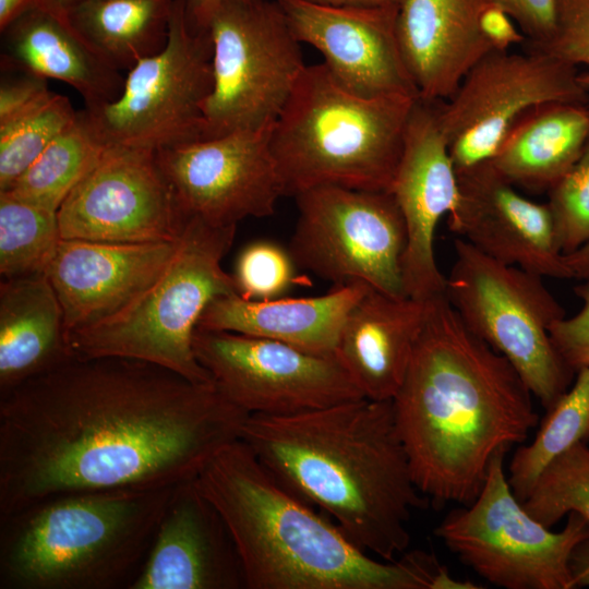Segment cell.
I'll use <instances>...</instances> for the list:
<instances>
[{"instance_id":"cell-5","label":"cell","mask_w":589,"mask_h":589,"mask_svg":"<svg viewBox=\"0 0 589 589\" xmlns=\"http://www.w3.org/2000/svg\"><path fill=\"white\" fill-rule=\"evenodd\" d=\"M177 485L71 492L0 517L1 589H131Z\"/></svg>"},{"instance_id":"cell-1","label":"cell","mask_w":589,"mask_h":589,"mask_svg":"<svg viewBox=\"0 0 589 589\" xmlns=\"http://www.w3.org/2000/svg\"><path fill=\"white\" fill-rule=\"evenodd\" d=\"M249 416L214 382L74 357L0 396V517L63 493L194 480Z\"/></svg>"},{"instance_id":"cell-22","label":"cell","mask_w":589,"mask_h":589,"mask_svg":"<svg viewBox=\"0 0 589 589\" xmlns=\"http://www.w3.org/2000/svg\"><path fill=\"white\" fill-rule=\"evenodd\" d=\"M488 0H401L396 31L406 67L425 100H446L492 49L481 31Z\"/></svg>"},{"instance_id":"cell-24","label":"cell","mask_w":589,"mask_h":589,"mask_svg":"<svg viewBox=\"0 0 589 589\" xmlns=\"http://www.w3.org/2000/svg\"><path fill=\"white\" fill-rule=\"evenodd\" d=\"M1 70L62 81L86 107L113 101L124 79L76 34L61 9L45 0L1 31Z\"/></svg>"},{"instance_id":"cell-25","label":"cell","mask_w":589,"mask_h":589,"mask_svg":"<svg viewBox=\"0 0 589 589\" xmlns=\"http://www.w3.org/2000/svg\"><path fill=\"white\" fill-rule=\"evenodd\" d=\"M370 289L364 283L353 281L308 298L247 300L238 293L221 296L208 304L197 327L278 340L334 356L349 312Z\"/></svg>"},{"instance_id":"cell-37","label":"cell","mask_w":589,"mask_h":589,"mask_svg":"<svg viewBox=\"0 0 589 589\" xmlns=\"http://www.w3.org/2000/svg\"><path fill=\"white\" fill-rule=\"evenodd\" d=\"M580 310L554 322L550 327L552 342L566 366L574 373L589 361V281L575 288Z\"/></svg>"},{"instance_id":"cell-43","label":"cell","mask_w":589,"mask_h":589,"mask_svg":"<svg viewBox=\"0 0 589 589\" xmlns=\"http://www.w3.org/2000/svg\"><path fill=\"white\" fill-rule=\"evenodd\" d=\"M45 0H0V31L31 8Z\"/></svg>"},{"instance_id":"cell-8","label":"cell","mask_w":589,"mask_h":589,"mask_svg":"<svg viewBox=\"0 0 589 589\" xmlns=\"http://www.w3.org/2000/svg\"><path fill=\"white\" fill-rule=\"evenodd\" d=\"M445 297L465 325L517 371L549 409L570 386L572 372L557 353L551 325L566 313L543 277L496 261L455 238Z\"/></svg>"},{"instance_id":"cell-34","label":"cell","mask_w":589,"mask_h":589,"mask_svg":"<svg viewBox=\"0 0 589 589\" xmlns=\"http://www.w3.org/2000/svg\"><path fill=\"white\" fill-rule=\"evenodd\" d=\"M548 193L557 240L568 255L589 243V141L577 161Z\"/></svg>"},{"instance_id":"cell-41","label":"cell","mask_w":589,"mask_h":589,"mask_svg":"<svg viewBox=\"0 0 589 589\" xmlns=\"http://www.w3.org/2000/svg\"><path fill=\"white\" fill-rule=\"evenodd\" d=\"M227 0H185L188 15L197 27L207 29L214 12Z\"/></svg>"},{"instance_id":"cell-33","label":"cell","mask_w":589,"mask_h":589,"mask_svg":"<svg viewBox=\"0 0 589 589\" xmlns=\"http://www.w3.org/2000/svg\"><path fill=\"white\" fill-rule=\"evenodd\" d=\"M525 509L551 528L570 513L589 524V446L579 443L554 459L540 474Z\"/></svg>"},{"instance_id":"cell-19","label":"cell","mask_w":589,"mask_h":589,"mask_svg":"<svg viewBox=\"0 0 589 589\" xmlns=\"http://www.w3.org/2000/svg\"><path fill=\"white\" fill-rule=\"evenodd\" d=\"M448 228L485 255L541 277L573 279L546 203L524 196L490 161L457 172Z\"/></svg>"},{"instance_id":"cell-36","label":"cell","mask_w":589,"mask_h":589,"mask_svg":"<svg viewBox=\"0 0 589 589\" xmlns=\"http://www.w3.org/2000/svg\"><path fill=\"white\" fill-rule=\"evenodd\" d=\"M532 48V47H531ZM543 50L560 60L589 68V0H557V26ZM581 86L589 93V71L578 75Z\"/></svg>"},{"instance_id":"cell-13","label":"cell","mask_w":589,"mask_h":589,"mask_svg":"<svg viewBox=\"0 0 589 589\" xmlns=\"http://www.w3.org/2000/svg\"><path fill=\"white\" fill-rule=\"evenodd\" d=\"M576 67L540 49L492 51L438 101L441 128L457 172L490 161L512 128L550 103L587 104Z\"/></svg>"},{"instance_id":"cell-26","label":"cell","mask_w":589,"mask_h":589,"mask_svg":"<svg viewBox=\"0 0 589 589\" xmlns=\"http://www.w3.org/2000/svg\"><path fill=\"white\" fill-rule=\"evenodd\" d=\"M73 358L63 309L46 274L1 278L0 396Z\"/></svg>"},{"instance_id":"cell-28","label":"cell","mask_w":589,"mask_h":589,"mask_svg":"<svg viewBox=\"0 0 589 589\" xmlns=\"http://www.w3.org/2000/svg\"><path fill=\"white\" fill-rule=\"evenodd\" d=\"M173 1L75 0L58 7L100 59L118 71H129L165 47Z\"/></svg>"},{"instance_id":"cell-35","label":"cell","mask_w":589,"mask_h":589,"mask_svg":"<svg viewBox=\"0 0 589 589\" xmlns=\"http://www.w3.org/2000/svg\"><path fill=\"white\" fill-rule=\"evenodd\" d=\"M297 265L278 243L259 240L239 254L232 275L239 296L247 300L283 297L298 283Z\"/></svg>"},{"instance_id":"cell-16","label":"cell","mask_w":589,"mask_h":589,"mask_svg":"<svg viewBox=\"0 0 589 589\" xmlns=\"http://www.w3.org/2000/svg\"><path fill=\"white\" fill-rule=\"evenodd\" d=\"M273 124L156 151L180 208L220 226L273 215L285 196L271 148Z\"/></svg>"},{"instance_id":"cell-20","label":"cell","mask_w":589,"mask_h":589,"mask_svg":"<svg viewBox=\"0 0 589 589\" xmlns=\"http://www.w3.org/2000/svg\"><path fill=\"white\" fill-rule=\"evenodd\" d=\"M177 244L61 239L45 274L63 309L68 334L134 301L160 276Z\"/></svg>"},{"instance_id":"cell-10","label":"cell","mask_w":589,"mask_h":589,"mask_svg":"<svg viewBox=\"0 0 589 589\" xmlns=\"http://www.w3.org/2000/svg\"><path fill=\"white\" fill-rule=\"evenodd\" d=\"M207 29L175 0L165 47L128 71L120 95L82 110L106 147L159 151L203 140V107L213 87Z\"/></svg>"},{"instance_id":"cell-40","label":"cell","mask_w":589,"mask_h":589,"mask_svg":"<svg viewBox=\"0 0 589 589\" xmlns=\"http://www.w3.org/2000/svg\"><path fill=\"white\" fill-rule=\"evenodd\" d=\"M481 31L492 51H507L526 40L510 16L492 0L481 12Z\"/></svg>"},{"instance_id":"cell-42","label":"cell","mask_w":589,"mask_h":589,"mask_svg":"<svg viewBox=\"0 0 589 589\" xmlns=\"http://www.w3.org/2000/svg\"><path fill=\"white\" fill-rule=\"evenodd\" d=\"M575 588L589 586V541L580 544L572 557Z\"/></svg>"},{"instance_id":"cell-30","label":"cell","mask_w":589,"mask_h":589,"mask_svg":"<svg viewBox=\"0 0 589 589\" xmlns=\"http://www.w3.org/2000/svg\"><path fill=\"white\" fill-rule=\"evenodd\" d=\"M575 374L574 384L546 409L532 442L520 445L510 460L507 479L521 502L554 459L589 442V366Z\"/></svg>"},{"instance_id":"cell-17","label":"cell","mask_w":589,"mask_h":589,"mask_svg":"<svg viewBox=\"0 0 589 589\" xmlns=\"http://www.w3.org/2000/svg\"><path fill=\"white\" fill-rule=\"evenodd\" d=\"M438 101L417 98L404 135L389 192L406 227L402 278L407 297L430 301L445 294L446 277L435 257L440 220L458 200V176L441 128Z\"/></svg>"},{"instance_id":"cell-21","label":"cell","mask_w":589,"mask_h":589,"mask_svg":"<svg viewBox=\"0 0 589 589\" xmlns=\"http://www.w3.org/2000/svg\"><path fill=\"white\" fill-rule=\"evenodd\" d=\"M240 588L243 568L225 520L194 480L178 484L131 589Z\"/></svg>"},{"instance_id":"cell-47","label":"cell","mask_w":589,"mask_h":589,"mask_svg":"<svg viewBox=\"0 0 589 589\" xmlns=\"http://www.w3.org/2000/svg\"><path fill=\"white\" fill-rule=\"evenodd\" d=\"M588 366H589V361H588Z\"/></svg>"},{"instance_id":"cell-31","label":"cell","mask_w":589,"mask_h":589,"mask_svg":"<svg viewBox=\"0 0 589 589\" xmlns=\"http://www.w3.org/2000/svg\"><path fill=\"white\" fill-rule=\"evenodd\" d=\"M58 213L0 193V275L45 273L61 241Z\"/></svg>"},{"instance_id":"cell-29","label":"cell","mask_w":589,"mask_h":589,"mask_svg":"<svg viewBox=\"0 0 589 589\" xmlns=\"http://www.w3.org/2000/svg\"><path fill=\"white\" fill-rule=\"evenodd\" d=\"M106 149L91 130L82 111L34 160L0 193L57 212Z\"/></svg>"},{"instance_id":"cell-32","label":"cell","mask_w":589,"mask_h":589,"mask_svg":"<svg viewBox=\"0 0 589 589\" xmlns=\"http://www.w3.org/2000/svg\"><path fill=\"white\" fill-rule=\"evenodd\" d=\"M76 116L65 96L52 93L27 113L0 125V192L9 189Z\"/></svg>"},{"instance_id":"cell-3","label":"cell","mask_w":589,"mask_h":589,"mask_svg":"<svg viewBox=\"0 0 589 589\" xmlns=\"http://www.w3.org/2000/svg\"><path fill=\"white\" fill-rule=\"evenodd\" d=\"M285 486L359 548L394 561L428 505L411 472L392 400L365 397L292 414H250L240 437Z\"/></svg>"},{"instance_id":"cell-15","label":"cell","mask_w":589,"mask_h":589,"mask_svg":"<svg viewBox=\"0 0 589 589\" xmlns=\"http://www.w3.org/2000/svg\"><path fill=\"white\" fill-rule=\"evenodd\" d=\"M189 216L180 208L156 153L106 147L58 211L62 239L175 242Z\"/></svg>"},{"instance_id":"cell-44","label":"cell","mask_w":589,"mask_h":589,"mask_svg":"<svg viewBox=\"0 0 589 589\" xmlns=\"http://www.w3.org/2000/svg\"><path fill=\"white\" fill-rule=\"evenodd\" d=\"M573 279L589 281V243L566 255Z\"/></svg>"},{"instance_id":"cell-23","label":"cell","mask_w":589,"mask_h":589,"mask_svg":"<svg viewBox=\"0 0 589 589\" xmlns=\"http://www.w3.org/2000/svg\"><path fill=\"white\" fill-rule=\"evenodd\" d=\"M430 301L371 288L349 312L334 356L365 398L392 400L399 390Z\"/></svg>"},{"instance_id":"cell-38","label":"cell","mask_w":589,"mask_h":589,"mask_svg":"<svg viewBox=\"0 0 589 589\" xmlns=\"http://www.w3.org/2000/svg\"><path fill=\"white\" fill-rule=\"evenodd\" d=\"M51 94L44 77L22 71L1 70L0 125L27 113Z\"/></svg>"},{"instance_id":"cell-9","label":"cell","mask_w":589,"mask_h":589,"mask_svg":"<svg viewBox=\"0 0 589 589\" xmlns=\"http://www.w3.org/2000/svg\"><path fill=\"white\" fill-rule=\"evenodd\" d=\"M206 28L213 87L203 107V140L273 124L306 65L277 1L227 0Z\"/></svg>"},{"instance_id":"cell-14","label":"cell","mask_w":589,"mask_h":589,"mask_svg":"<svg viewBox=\"0 0 589 589\" xmlns=\"http://www.w3.org/2000/svg\"><path fill=\"white\" fill-rule=\"evenodd\" d=\"M193 350L219 390L249 414H292L364 397L335 356L202 327Z\"/></svg>"},{"instance_id":"cell-2","label":"cell","mask_w":589,"mask_h":589,"mask_svg":"<svg viewBox=\"0 0 589 589\" xmlns=\"http://www.w3.org/2000/svg\"><path fill=\"white\" fill-rule=\"evenodd\" d=\"M532 397L514 366L465 325L445 294L431 300L392 399L419 491L437 505L471 504L492 459L538 426Z\"/></svg>"},{"instance_id":"cell-6","label":"cell","mask_w":589,"mask_h":589,"mask_svg":"<svg viewBox=\"0 0 589 589\" xmlns=\"http://www.w3.org/2000/svg\"><path fill=\"white\" fill-rule=\"evenodd\" d=\"M417 98L356 95L322 62L306 64L271 132L285 196L323 185L389 192Z\"/></svg>"},{"instance_id":"cell-4","label":"cell","mask_w":589,"mask_h":589,"mask_svg":"<svg viewBox=\"0 0 589 589\" xmlns=\"http://www.w3.org/2000/svg\"><path fill=\"white\" fill-rule=\"evenodd\" d=\"M238 550L248 589H457L432 553L371 556L337 524L277 480L241 440L194 479Z\"/></svg>"},{"instance_id":"cell-46","label":"cell","mask_w":589,"mask_h":589,"mask_svg":"<svg viewBox=\"0 0 589 589\" xmlns=\"http://www.w3.org/2000/svg\"><path fill=\"white\" fill-rule=\"evenodd\" d=\"M47 1H50L51 3L57 4V5H64L75 0H47Z\"/></svg>"},{"instance_id":"cell-45","label":"cell","mask_w":589,"mask_h":589,"mask_svg":"<svg viewBox=\"0 0 589 589\" xmlns=\"http://www.w3.org/2000/svg\"><path fill=\"white\" fill-rule=\"evenodd\" d=\"M317 4L334 7H380L397 5L401 0H308Z\"/></svg>"},{"instance_id":"cell-27","label":"cell","mask_w":589,"mask_h":589,"mask_svg":"<svg viewBox=\"0 0 589 589\" xmlns=\"http://www.w3.org/2000/svg\"><path fill=\"white\" fill-rule=\"evenodd\" d=\"M588 141L587 104H544L512 128L490 163L517 188L548 191L577 161Z\"/></svg>"},{"instance_id":"cell-11","label":"cell","mask_w":589,"mask_h":589,"mask_svg":"<svg viewBox=\"0 0 589 589\" xmlns=\"http://www.w3.org/2000/svg\"><path fill=\"white\" fill-rule=\"evenodd\" d=\"M506 453L491 461L474 501L453 509L434 533L461 563L490 584L505 589H573L572 557L589 541V524L567 515L552 531L524 507L504 469Z\"/></svg>"},{"instance_id":"cell-39","label":"cell","mask_w":589,"mask_h":589,"mask_svg":"<svg viewBox=\"0 0 589 589\" xmlns=\"http://www.w3.org/2000/svg\"><path fill=\"white\" fill-rule=\"evenodd\" d=\"M515 22L532 48L548 44L557 26V0H492Z\"/></svg>"},{"instance_id":"cell-18","label":"cell","mask_w":589,"mask_h":589,"mask_svg":"<svg viewBox=\"0 0 589 589\" xmlns=\"http://www.w3.org/2000/svg\"><path fill=\"white\" fill-rule=\"evenodd\" d=\"M302 44L323 56L330 75L363 97H419L398 43L397 5L334 7L276 0Z\"/></svg>"},{"instance_id":"cell-7","label":"cell","mask_w":589,"mask_h":589,"mask_svg":"<svg viewBox=\"0 0 589 589\" xmlns=\"http://www.w3.org/2000/svg\"><path fill=\"white\" fill-rule=\"evenodd\" d=\"M236 229L191 216L167 267L142 294L111 317L68 334L74 357L133 358L212 383L194 354L193 336L214 299L238 293L221 266Z\"/></svg>"},{"instance_id":"cell-12","label":"cell","mask_w":589,"mask_h":589,"mask_svg":"<svg viewBox=\"0 0 589 589\" xmlns=\"http://www.w3.org/2000/svg\"><path fill=\"white\" fill-rule=\"evenodd\" d=\"M294 199L298 220L288 250L297 267L333 285L361 281L407 297L406 227L390 192L323 185Z\"/></svg>"}]
</instances>
